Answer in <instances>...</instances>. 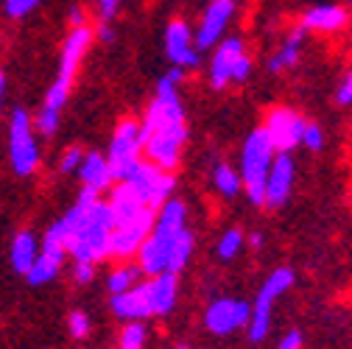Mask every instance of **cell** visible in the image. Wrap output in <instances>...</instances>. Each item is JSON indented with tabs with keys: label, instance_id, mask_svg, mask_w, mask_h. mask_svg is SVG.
<instances>
[{
	"label": "cell",
	"instance_id": "cell-1",
	"mask_svg": "<svg viewBox=\"0 0 352 349\" xmlns=\"http://www.w3.org/2000/svg\"><path fill=\"white\" fill-rule=\"evenodd\" d=\"M188 227V207L179 199H168L154 218V229L138 249V266L143 274L157 277L168 271V260H170V246L179 229Z\"/></svg>",
	"mask_w": 352,
	"mask_h": 349
},
{
	"label": "cell",
	"instance_id": "cell-2",
	"mask_svg": "<svg viewBox=\"0 0 352 349\" xmlns=\"http://www.w3.org/2000/svg\"><path fill=\"white\" fill-rule=\"evenodd\" d=\"M90 42H93V28L90 25H76L65 45H62V56H59V70H56V78L51 84V90L45 95V112H56L62 115V106L67 104V95H70V87H73V78H76V70L78 65L84 62L87 51H90Z\"/></svg>",
	"mask_w": 352,
	"mask_h": 349
},
{
	"label": "cell",
	"instance_id": "cell-3",
	"mask_svg": "<svg viewBox=\"0 0 352 349\" xmlns=\"http://www.w3.org/2000/svg\"><path fill=\"white\" fill-rule=\"evenodd\" d=\"M274 146L269 143L266 132L260 128H252L243 140V148H241V182H243V190L249 196L252 204H263V190H266V173L272 168V159H274Z\"/></svg>",
	"mask_w": 352,
	"mask_h": 349
},
{
	"label": "cell",
	"instance_id": "cell-4",
	"mask_svg": "<svg viewBox=\"0 0 352 349\" xmlns=\"http://www.w3.org/2000/svg\"><path fill=\"white\" fill-rule=\"evenodd\" d=\"M296 282V274L294 269L283 266V269H274L266 282H263V288L257 291V299L252 304V313H249V324H246V333H249V341L260 344V341H266L269 330H272V311H274V302L291 291Z\"/></svg>",
	"mask_w": 352,
	"mask_h": 349
},
{
	"label": "cell",
	"instance_id": "cell-5",
	"mask_svg": "<svg viewBox=\"0 0 352 349\" xmlns=\"http://www.w3.org/2000/svg\"><path fill=\"white\" fill-rule=\"evenodd\" d=\"M131 193H135L148 210H160L170 196H173V173L170 170H162L157 165H151L148 159H138L131 165V170L120 179Z\"/></svg>",
	"mask_w": 352,
	"mask_h": 349
},
{
	"label": "cell",
	"instance_id": "cell-6",
	"mask_svg": "<svg viewBox=\"0 0 352 349\" xmlns=\"http://www.w3.org/2000/svg\"><path fill=\"white\" fill-rule=\"evenodd\" d=\"M9 157H12V168H14L17 177H31L39 165L34 123L23 106H17L12 112V120H9Z\"/></svg>",
	"mask_w": 352,
	"mask_h": 349
},
{
	"label": "cell",
	"instance_id": "cell-7",
	"mask_svg": "<svg viewBox=\"0 0 352 349\" xmlns=\"http://www.w3.org/2000/svg\"><path fill=\"white\" fill-rule=\"evenodd\" d=\"M185 143H188V126L185 123L162 126V128H157V132H151L143 140V157L151 165L162 168V170H173L176 165H179Z\"/></svg>",
	"mask_w": 352,
	"mask_h": 349
},
{
	"label": "cell",
	"instance_id": "cell-8",
	"mask_svg": "<svg viewBox=\"0 0 352 349\" xmlns=\"http://www.w3.org/2000/svg\"><path fill=\"white\" fill-rule=\"evenodd\" d=\"M143 154V143H140V123L138 120H120V126L115 128L112 135V146L107 154L109 170H112V179L120 182L126 173L131 170Z\"/></svg>",
	"mask_w": 352,
	"mask_h": 349
},
{
	"label": "cell",
	"instance_id": "cell-9",
	"mask_svg": "<svg viewBox=\"0 0 352 349\" xmlns=\"http://www.w3.org/2000/svg\"><path fill=\"white\" fill-rule=\"evenodd\" d=\"M305 117L291 109V106H274L263 123L269 143L274 146L277 154H291L296 146H302V132H305Z\"/></svg>",
	"mask_w": 352,
	"mask_h": 349
},
{
	"label": "cell",
	"instance_id": "cell-10",
	"mask_svg": "<svg viewBox=\"0 0 352 349\" xmlns=\"http://www.w3.org/2000/svg\"><path fill=\"white\" fill-rule=\"evenodd\" d=\"M154 218L157 212L154 210H146L140 212L135 221L129 224H118L112 227V235H109V254L112 257H120V260H129L131 254H138V249L143 246V240L151 235L154 229Z\"/></svg>",
	"mask_w": 352,
	"mask_h": 349
},
{
	"label": "cell",
	"instance_id": "cell-11",
	"mask_svg": "<svg viewBox=\"0 0 352 349\" xmlns=\"http://www.w3.org/2000/svg\"><path fill=\"white\" fill-rule=\"evenodd\" d=\"M249 313H252V304L243 299H215L207 313H204V324L212 335H230L241 327L249 324Z\"/></svg>",
	"mask_w": 352,
	"mask_h": 349
},
{
	"label": "cell",
	"instance_id": "cell-12",
	"mask_svg": "<svg viewBox=\"0 0 352 349\" xmlns=\"http://www.w3.org/2000/svg\"><path fill=\"white\" fill-rule=\"evenodd\" d=\"M232 17H235V0H212V3L204 9V17L193 34L196 51L215 48L218 42L224 39V31L232 23Z\"/></svg>",
	"mask_w": 352,
	"mask_h": 349
},
{
	"label": "cell",
	"instance_id": "cell-13",
	"mask_svg": "<svg viewBox=\"0 0 352 349\" xmlns=\"http://www.w3.org/2000/svg\"><path fill=\"white\" fill-rule=\"evenodd\" d=\"M165 54L173 67L193 70L201 65V56L193 45V31L185 20H170L165 28Z\"/></svg>",
	"mask_w": 352,
	"mask_h": 349
},
{
	"label": "cell",
	"instance_id": "cell-14",
	"mask_svg": "<svg viewBox=\"0 0 352 349\" xmlns=\"http://www.w3.org/2000/svg\"><path fill=\"white\" fill-rule=\"evenodd\" d=\"M294 177H296V168L291 154H274L272 168L266 173V190H263V204L266 207H283L291 199L294 190Z\"/></svg>",
	"mask_w": 352,
	"mask_h": 349
},
{
	"label": "cell",
	"instance_id": "cell-15",
	"mask_svg": "<svg viewBox=\"0 0 352 349\" xmlns=\"http://www.w3.org/2000/svg\"><path fill=\"white\" fill-rule=\"evenodd\" d=\"M243 42L238 36H227L218 42V48L212 54V62H210V84L212 90H224L227 84H232V70L238 65V59L243 56Z\"/></svg>",
	"mask_w": 352,
	"mask_h": 349
},
{
	"label": "cell",
	"instance_id": "cell-16",
	"mask_svg": "<svg viewBox=\"0 0 352 349\" xmlns=\"http://www.w3.org/2000/svg\"><path fill=\"white\" fill-rule=\"evenodd\" d=\"M346 23H349V14L338 3L311 6L302 14V28L305 31H319V34H336V31L346 28Z\"/></svg>",
	"mask_w": 352,
	"mask_h": 349
},
{
	"label": "cell",
	"instance_id": "cell-17",
	"mask_svg": "<svg viewBox=\"0 0 352 349\" xmlns=\"http://www.w3.org/2000/svg\"><path fill=\"white\" fill-rule=\"evenodd\" d=\"M112 311L118 319H129V322H140L151 316V302H148V288L146 282H138L135 288H129L123 293L112 296Z\"/></svg>",
	"mask_w": 352,
	"mask_h": 349
},
{
	"label": "cell",
	"instance_id": "cell-18",
	"mask_svg": "<svg viewBox=\"0 0 352 349\" xmlns=\"http://www.w3.org/2000/svg\"><path fill=\"white\" fill-rule=\"evenodd\" d=\"M65 246H59V243H51V240H42V249H39V254H36V260H34V266L28 269V282L31 285H45V282H51L56 274H59V269H62V263H65Z\"/></svg>",
	"mask_w": 352,
	"mask_h": 349
},
{
	"label": "cell",
	"instance_id": "cell-19",
	"mask_svg": "<svg viewBox=\"0 0 352 349\" xmlns=\"http://www.w3.org/2000/svg\"><path fill=\"white\" fill-rule=\"evenodd\" d=\"M148 288V302H151V316H165L173 311L176 304V291H179V282H176V274L162 271L157 277H151L146 282Z\"/></svg>",
	"mask_w": 352,
	"mask_h": 349
},
{
	"label": "cell",
	"instance_id": "cell-20",
	"mask_svg": "<svg viewBox=\"0 0 352 349\" xmlns=\"http://www.w3.org/2000/svg\"><path fill=\"white\" fill-rule=\"evenodd\" d=\"M78 179L84 188H93L96 193H104L112 188V170H109V162L107 157H101L98 151H90V154H84L81 165H78Z\"/></svg>",
	"mask_w": 352,
	"mask_h": 349
},
{
	"label": "cell",
	"instance_id": "cell-21",
	"mask_svg": "<svg viewBox=\"0 0 352 349\" xmlns=\"http://www.w3.org/2000/svg\"><path fill=\"white\" fill-rule=\"evenodd\" d=\"M302 42H305V28L299 25V28H294V31L285 36V42L280 45V51L269 59V70H272V73L291 70V67L299 62V56H302Z\"/></svg>",
	"mask_w": 352,
	"mask_h": 349
},
{
	"label": "cell",
	"instance_id": "cell-22",
	"mask_svg": "<svg viewBox=\"0 0 352 349\" xmlns=\"http://www.w3.org/2000/svg\"><path fill=\"white\" fill-rule=\"evenodd\" d=\"M36 238L31 232H17L12 240V266L17 274H28V269L36 260Z\"/></svg>",
	"mask_w": 352,
	"mask_h": 349
},
{
	"label": "cell",
	"instance_id": "cell-23",
	"mask_svg": "<svg viewBox=\"0 0 352 349\" xmlns=\"http://www.w3.org/2000/svg\"><path fill=\"white\" fill-rule=\"evenodd\" d=\"M193 246H196V238H193V232L188 227L176 232L173 246H170V260H168V271L170 274H179L188 266V260L193 254Z\"/></svg>",
	"mask_w": 352,
	"mask_h": 349
},
{
	"label": "cell",
	"instance_id": "cell-24",
	"mask_svg": "<svg viewBox=\"0 0 352 349\" xmlns=\"http://www.w3.org/2000/svg\"><path fill=\"white\" fill-rule=\"evenodd\" d=\"M212 185H215V190L221 193L224 199H235V196L241 193V188H243L241 173H238L230 162H218V165L212 168Z\"/></svg>",
	"mask_w": 352,
	"mask_h": 349
},
{
	"label": "cell",
	"instance_id": "cell-25",
	"mask_svg": "<svg viewBox=\"0 0 352 349\" xmlns=\"http://www.w3.org/2000/svg\"><path fill=\"white\" fill-rule=\"evenodd\" d=\"M140 266H120V269H115L109 277H107V288H109V293L115 296V293H123V291H129V288H135L138 285V280H140Z\"/></svg>",
	"mask_w": 352,
	"mask_h": 349
},
{
	"label": "cell",
	"instance_id": "cell-26",
	"mask_svg": "<svg viewBox=\"0 0 352 349\" xmlns=\"http://www.w3.org/2000/svg\"><path fill=\"white\" fill-rule=\"evenodd\" d=\"M246 246V238L241 229H227L221 238H218V246H215V254L221 260H232L241 254V249Z\"/></svg>",
	"mask_w": 352,
	"mask_h": 349
},
{
	"label": "cell",
	"instance_id": "cell-27",
	"mask_svg": "<svg viewBox=\"0 0 352 349\" xmlns=\"http://www.w3.org/2000/svg\"><path fill=\"white\" fill-rule=\"evenodd\" d=\"M146 346V327L140 322H129L120 335V349H143Z\"/></svg>",
	"mask_w": 352,
	"mask_h": 349
},
{
	"label": "cell",
	"instance_id": "cell-28",
	"mask_svg": "<svg viewBox=\"0 0 352 349\" xmlns=\"http://www.w3.org/2000/svg\"><path fill=\"white\" fill-rule=\"evenodd\" d=\"M302 146H305L307 151H322V148H324V132H322V126H316V123H305Z\"/></svg>",
	"mask_w": 352,
	"mask_h": 349
},
{
	"label": "cell",
	"instance_id": "cell-29",
	"mask_svg": "<svg viewBox=\"0 0 352 349\" xmlns=\"http://www.w3.org/2000/svg\"><path fill=\"white\" fill-rule=\"evenodd\" d=\"M42 0H6V14L12 20H20V17H28Z\"/></svg>",
	"mask_w": 352,
	"mask_h": 349
},
{
	"label": "cell",
	"instance_id": "cell-30",
	"mask_svg": "<svg viewBox=\"0 0 352 349\" xmlns=\"http://www.w3.org/2000/svg\"><path fill=\"white\" fill-rule=\"evenodd\" d=\"M81 159H84V151H81L78 146H73V148L65 151V157H62V162H59V170H62V173H76L78 165H81Z\"/></svg>",
	"mask_w": 352,
	"mask_h": 349
},
{
	"label": "cell",
	"instance_id": "cell-31",
	"mask_svg": "<svg viewBox=\"0 0 352 349\" xmlns=\"http://www.w3.org/2000/svg\"><path fill=\"white\" fill-rule=\"evenodd\" d=\"M70 333H73V338H84L90 333V319H87V313H81V311L70 313Z\"/></svg>",
	"mask_w": 352,
	"mask_h": 349
},
{
	"label": "cell",
	"instance_id": "cell-32",
	"mask_svg": "<svg viewBox=\"0 0 352 349\" xmlns=\"http://www.w3.org/2000/svg\"><path fill=\"white\" fill-rule=\"evenodd\" d=\"M336 101H338V106H352V70H349V73L344 76V81L338 84Z\"/></svg>",
	"mask_w": 352,
	"mask_h": 349
},
{
	"label": "cell",
	"instance_id": "cell-33",
	"mask_svg": "<svg viewBox=\"0 0 352 349\" xmlns=\"http://www.w3.org/2000/svg\"><path fill=\"white\" fill-rule=\"evenodd\" d=\"M249 76H252V59L243 54V56L238 59L235 70H232V84H243V81H249Z\"/></svg>",
	"mask_w": 352,
	"mask_h": 349
},
{
	"label": "cell",
	"instance_id": "cell-34",
	"mask_svg": "<svg viewBox=\"0 0 352 349\" xmlns=\"http://www.w3.org/2000/svg\"><path fill=\"white\" fill-rule=\"evenodd\" d=\"M73 277H76V282H90L93 277H96V263H76V269H73Z\"/></svg>",
	"mask_w": 352,
	"mask_h": 349
},
{
	"label": "cell",
	"instance_id": "cell-35",
	"mask_svg": "<svg viewBox=\"0 0 352 349\" xmlns=\"http://www.w3.org/2000/svg\"><path fill=\"white\" fill-rule=\"evenodd\" d=\"M280 349H302V333L299 330H291L280 338Z\"/></svg>",
	"mask_w": 352,
	"mask_h": 349
},
{
	"label": "cell",
	"instance_id": "cell-36",
	"mask_svg": "<svg viewBox=\"0 0 352 349\" xmlns=\"http://www.w3.org/2000/svg\"><path fill=\"white\" fill-rule=\"evenodd\" d=\"M101 3V17H104V23H109L115 14H118V9H120V0H98Z\"/></svg>",
	"mask_w": 352,
	"mask_h": 349
},
{
	"label": "cell",
	"instance_id": "cell-37",
	"mask_svg": "<svg viewBox=\"0 0 352 349\" xmlns=\"http://www.w3.org/2000/svg\"><path fill=\"white\" fill-rule=\"evenodd\" d=\"M70 25L76 28V25H84V12L81 9H73L70 12Z\"/></svg>",
	"mask_w": 352,
	"mask_h": 349
},
{
	"label": "cell",
	"instance_id": "cell-38",
	"mask_svg": "<svg viewBox=\"0 0 352 349\" xmlns=\"http://www.w3.org/2000/svg\"><path fill=\"white\" fill-rule=\"evenodd\" d=\"M249 246H252V249H260V246H263V235H260V232H252V235H249Z\"/></svg>",
	"mask_w": 352,
	"mask_h": 349
},
{
	"label": "cell",
	"instance_id": "cell-39",
	"mask_svg": "<svg viewBox=\"0 0 352 349\" xmlns=\"http://www.w3.org/2000/svg\"><path fill=\"white\" fill-rule=\"evenodd\" d=\"M3 93H6V76L0 70V106H3Z\"/></svg>",
	"mask_w": 352,
	"mask_h": 349
},
{
	"label": "cell",
	"instance_id": "cell-40",
	"mask_svg": "<svg viewBox=\"0 0 352 349\" xmlns=\"http://www.w3.org/2000/svg\"><path fill=\"white\" fill-rule=\"evenodd\" d=\"M101 39H107V42H112V39H115V34H112V28H109V25H104V28H101Z\"/></svg>",
	"mask_w": 352,
	"mask_h": 349
},
{
	"label": "cell",
	"instance_id": "cell-41",
	"mask_svg": "<svg viewBox=\"0 0 352 349\" xmlns=\"http://www.w3.org/2000/svg\"><path fill=\"white\" fill-rule=\"evenodd\" d=\"M173 349H190V346H185V344H179V346H173Z\"/></svg>",
	"mask_w": 352,
	"mask_h": 349
},
{
	"label": "cell",
	"instance_id": "cell-42",
	"mask_svg": "<svg viewBox=\"0 0 352 349\" xmlns=\"http://www.w3.org/2000/svg\"><path fill=\"white\" fill-rule=\"evenodd\" d=\"M346 3H349V6H352V0H346Z\"/></svg>",
	"mask_w": 352,
	"mask_h": 349
}]
</instances>
